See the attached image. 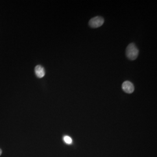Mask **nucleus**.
Listing matches in <instances>:
<instances>
[{"mask_svg":"<svg viewBox=\"0 0 157 157\" xmlns=\"http://www.w3.org/2000/svg\"><path fill=\"white\" fill-rule=\"evenodd\" d=\"M126 56L130 60L136 59L139 55V50L134 43L130 44L126 48Z\"/></svg>","mask_w":157,"mask_h":157,"instance_id":"nucleus-1","label":"nucleus"},{"mask_svg":"<svg viewBox=\"0 0 157 157\" xmlns=\"http://www.w3.org/2000/svg\"><path fill=\"white\" fill-rule=\"evenodd\" d=\"M1 154H2V150L0 148V156L1 155Z\"/></svg>","mask_w":157,"mask_h":157,"instance_id":"nucleus-6","label":"nucleus"},{"mask_svg":"<svg viewBox=\"0 0 157 157\" xmlns=\"http://www.w3.org/2000/svg\"><path fill=\"white\" fill-rule=\"evenodd\" d=\"M63 141H65V143H67V144H71L72 143V138L68 136H65L63 137Z\"/></svg>","mask_w":157,"mask_h":157,"instance_id":"nucleus-5","label":"nucleus"},{"mask_svg":"<svg viewBox=\"0 0 157 157\" xmlns=\"http://www.w3.org/2000/svg\"><path fill=\"white\" fill-rule=\"evenodd\" d=\"M35 73L36 76L39 78H42L45 75V71L44 67L41 65H37L35 67Z\"/></svg>","mask_w":157,"mask_h":157,"instance_id":"nucleus-4","label":"nucleus"},{"mask_svg":"<svg viewBox=\"0 0 157 157\" xmlns=\"http://www.w3.org/2000/svg\"><path fill=\"white\" fill-rule=\"evenodd\" d=\"M122 89L124 91L128 94L132 93L135 90L134 85L129 81L124 82L122 84Z\"/></svg>","mask_w":157,"mask_h":157,"instance_id":"nucleus-3","label":"nucleus"},{"mask_svg":"<svg viewBox=\"0 0 157 157\" xmlns=\"http://www.w3.org/2000/svg\"><path fill=\"white\" fill-rule=\"evenodd\" d=\"M104 22V19L101 17H96L90 19L89 25L93 28H97L101 26Z\"/></svg>","mask_w":157,"mask_h":157,"instance_id":"nucleus-2","label":"nucleus"}]
</instances>
